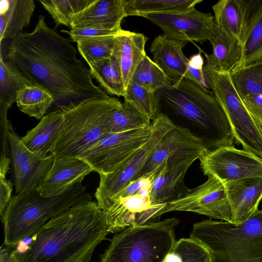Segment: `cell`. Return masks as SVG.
<instances>
[{
	"mask_svg": "<svg viewBox=\"0 0 262 262\" xmlns=\"http://www.w3.org/2000/svg\"><path fill=\"white\" fill-rule=\"evenodd\" d=\"M115 37L108 36L81 40L77 42V49L89 66L112 56Z\"/></svg>",
	"mask_w": 262,
	"mask_h": 262,
	"instance_id": "d590c367",
	"label": "cell"
},
{
	"mask_svg": "<svg viewBox=\"0 0 262 262\" xmlns=\"http://www.w3.org/2000/svg\"><path fill=\"white\" fill-rule=\"evenodd\" d=\"M213 52L207 54L204 67L219 73H230L242 61L244 47L238 39L219 29L215 34L209 40Z\"/></svg>",
	"mask_w": 262,
	"mask_h": 262,
	"instance_id": "603a6c76",
	"label": "cell"
},
{
	"mask_svg": "<svg viewBox=\"0 0 262 262\" xmlns=\"http://www.w3.org/2000/svg\"><path fill=\"white\" fill-rule=\"evenodd\" d=\"M155 93L131 82L123 97L125 102L152 121L159 115Z\"/></svg>",
	"mask_w": 262,
	"mask_h": 262,
	"instance_id": "e575fe53",
	"label": "cell"
},
{
	"mask_svg": "<svg viewBox=\"0 0 262 262\" xmlns=\"http://www.w3.org/2000/svg\"><path fill=\"white\" fill-rule=\"evenodd\" d=\"M34 83L13 63L0 55V105L10 108L18 91Z\"/></svg>",
	"mask_w": 262,
	"mask_h": 262,
	"instance_id": "484cf974",
	"label": "cell"
},
{
	"mask_svg": "<svg viewBox=\"0 0 262 262\" xmlns=\"http://www.w3.org/2000/svg\"><path fill=\"white\" fill-rule=\"evenodd\" d=\"M205 176H212L223 184L249 178L262 177V159L234 145L206 152L200 159Z\"/></svg>",
	"mask_w": 262,
	"mask_h": 262,
	"instance_id": "30bf717a",
	"label": "cell"
},
{
	"mask_svg": "<svg viewBox=\"0 0 262 262\" xmlns=\"http://www.w3.org/2000/svg\"><path fill=\"white\" fill-rule=\"evenodd\" d=\"M177 219L127 227L115 235L100 262H163L176 242Z\"/></svg>",
	"mask_w": 262,
	"mask_h": 262,
	"instance_id": "52a82bcc",
	"label": "cell"
},
{
	"mask_svg": "<svg viewBox=\"0 0 262 262\" xmlns=\"http://www.w3.org/2000/svg\"><path fill=\"white\" fill-rule=\"evenodd\" d=\"M152 131L151 124L142 128L106 134L78 157L99 175L113 172L147 141Z\"/></svg>",
	"mask_w": 262,
	"mask_h": 262,
	"instance_id": "9c48e42d",
	"label": "cell"
},
{
	"mask_svg": "<svg viewBox=\"0 0 262 262\" xmlns=\"http://www.w3.org/2000/svg\"><path fill=\"white\" fill-rule=\"evenodd\" d=\"M163 262H211V255L204 245L191 238L175 242Z\"/></svg>",
	"mask_w": 262,
	"mask_h": 262,
	"instance_id": "836d02e7",
	"label": "cell"
},
{
	"mask_svg": "<svg viewBox=\"0 0 262 262\" xmlns=\"http://www.w3.org/2000/svg\"><path fill=\"white\" fill-rule=\"evenodd\" d=\"M13 184L6 178H0V215H3L12 198Z\"/></svg>",
	"mask_w": 262,
	"mask_h": 262,
	"instance_id": "b9f144b4",
	"label": "cell"
},
{
	"mask_svg": "<svg viewBox=\"0 0 262 262\" xmlns=\"http://www.w3.org/2000/svg\"><path fill=\"white\" fill-rule=\"evenodd\" d=\"M123 30H108L95 28H79L71 29L70 31H62L67 33L72 40L75 42L92 38L102 36H116Z\"/></svg>",
	"mask_w": 262,
	"mask_h": 262,
	"instance_id": "f35d334b",
	"label": "cell"
},
{
	"mask_svg": "<svg viewBox=\"0 0 262 262\" xmlns=\"http://www.w3.org/2000/svg\"><path fill=\"white\" fill-rule=\"evenodd\" d=\"M202 185L191 189L183 198L167 204L157 213L173 211L193 212L233 224L232 214L225 186L217 178L207 176Z\"/></svg>",
	"mask_w": 262,
	"mask_h": 262,
	"instance_id": "8fae6325",
	"label": "cell"
},
{
	"mask_svg": "<svg viewBox=\"0 0 262 262\" xmlns=\"http://www.w3.org/2000/svg\"><path fill=\"white\" fill-rule=\"evenodd\" d=\"M242 100L251 117L262 123V95H249Z\"/></svg>",
	"mask_w": 262,
	"mask_h": 262,
	"instance_id": "60d3db41",
	"label": "cell"
},
{
	"mask_svg": "<svg viewBox=\"0 0 262 262\" xmlns=\"http://www.w3.org/2000/svg\"><path fill=\"white\" fill-rule=\"evenodd\" d=\"M54 102L49 92L36 85H28L18 91L16 100L21 112L40 120Z\"/></svg>",
	"mask_w": 262,
	"mask_h": 262,
	"instance_id": "f1b7e54d",
	"label": "cell"
},
{
	"mask_svg": "<svg viewBox=\"0 0 262 262\" xmlns=\"http://www.w3.org/2000/svg\"><path fill=\"white\" fill-rule=\"evenodd\" d=\"M131 82L154 93L173 84L166 73L147 55L136 69Z\"/></svg>",
	"mask_w": 262,
	"mask_h": 262,
	"instance_id": "1f68e13d",
	"label": "cell"
},
{
	"mask_svg": "<svg viewBox=\"0 0 262 262\" xmlns=\"http://www.w3.org/2000/svg\"><path fill=\"white\" fill-rule=\"evenodd\" d=\"M147 40L143 34L124 30L116 36L112 56L118 64L126 90L146 55L145 47Z\"/></svg>",
	"mask_w": 262,
	"mask_h": 262,
	"instance_id": "7402d4cb",
	"label": "cell"
},
{
	"mask_svg": "<svg viewBox=\"0 0 262 262\" xmlns=\"http://www.w3.org/2000/svg\"><path fill=\"white\" fill-rule=\"evenodd\" d=\"M150 191H144L134 195L115 198L103 210L108 233L119 232L130 227L151 223L158 212L166 204H152Z\"/></svg>",
	"mask_w": 262,
	"mask_h": 262,
	"instance_id": "9a60e30c",
	"label": "cell"
},
{
	"mask_svg": "<svg viewBox=\"0 0 262 262\" xmlns=\"http://www.w3.org/2000/svg\"><path fill=\"white\" fill-rule=\"evenodd\" d=\"M261 61L262 13L244 45V56L237 67L247 66Z\"/></svg>",
	"mask_w": 262,
	"mask_h": 262,
	"instance_id": "8d00e7d4",
	"label": "cell"
},
{
	"mask_svg": "<svg viewBox=\"0 0 262 262\" xmlns=\"http://www.w3.org/2000/svg\"><path fill=\"white\" fill-rule=\"evenodd\" d=\"M125 0H94L78 14L71 29L95 28L108 30L122 29L121 21L127 17Z\"/></svg>",
	"mask_w": 262,
	"mask_h": 262,
	"instance_id": "ffe728a7",
	"label": "cell"
},
{
	"mask_svg": "<svg viewBox=\"0 0 262 262\" xmlns=\"http://www.w3.org/2000/svg\"><path fill=\"white\" fill-rule=\"evenodd\" d=\"M92 201L82 182L57 196L45 197L37 188L13 196L1 216L4 232V244L16 246L32 237L53 217L77 204Z\"/></svg>",
	"mask_w": 262,
	"mask_h": 262,
	"instance_id": "277c9868",
	"label": "cell"
},
{
	"mask_svg": "<svg viewBox=\"0 0 262 262\" xmlns=\"http://www.w3.org/2000/svg\"><path fill=\"white\" fill-rule=\"evenodd\" d=\"M253 119L254 122H255V123L256 124L257 126H258L261 133L262 134V123L256 119H254V118H253Z\"/></svg>",
	"mask_w": 262,
	"mask_h": 262,
	"instance_id": "f6af8a7d",
	"label": "cell"
},
{
	"mask_svg": "<svg viewBox=\"0 0 262 262\" xmlns=\"http://www.w3.org/2000/svg\"><path fill=\"white\" fill-rule=\"evenodd\" d=\"M230 76L241 99L249 95H262V61L237 67L230 73Z\"/></svg>",
	"mask_w": 262,
	"mask_h": 262,
	"instance_id": "4dcf8cb0",
	"label": "cell"
},
{
	"mask_svg": "<svg viewBox=\"0 0 262 262\" xmlns=\"http://www.w3.org/2000/svg\"><path fill=\"white\" fill-rule=\"evenodd\" d=\"M16 246H8L4 244L0 249V262H13V254Z\"/></svg>",
	"mask_w": 262,
	"mask_h": 262,
	"instance_id": "7bdbcfd3",
	"label": "cell"
},
{
	"mask_svg": "<svg viewBox=\"0 0 262 262\" xmlns=\"http://www.w3.org/2000/svg\"><path fill=\"white\" fill-rule=\"evenodd\" d=\"M207 152L201 140L188 129L174 126L157 144L134 180L152 172L168 158L194 153L204 155Z\"/></svg>",
	"mask_w": 262,
	"mask_h": 262,
	"instance_id": "e0dca14e",
	"label": "cell"
},
{
	"mask_svg": "<svg viewBox=\"0 0 262 262\" xmlns=\"http://www.w3.org/2000/svg\"><path fill=\"white\" fill-rule=\"evenodd\" d=\"M203 0H129L126 2L127 16L145 14L179 13L189 11Z\"/></svg>",
	"mask_w": 262,
	"mask_h": 262,
	"instance_id": "4316f807",
	"label": "cell"
},
{
	"mask_svg": "<svg viewBox=\"0 0 262 262\" xmlns=\"http://www.w3.org/2000/svg\"><path fill=\"white\" fill-rule=\"evenodd\" d=\"M150 121L130 104L124 101L108 118L105 133H119L144 128L151 125Z\"/></svg>",
	"mask_w": 262,
	"mask_h": 262,
	"instance_id": "f546056e",
	"label": "cell"
},
{
	"mask_svg": "<svg viewBox=\"0 0 262 262\" xmlns=\"http://www.w3.org/2000/svg\"><path fill=\"white\" fill-rule=\"evenodd\" d=\"M71 41L48 27L40 15L33 31L21 32L12 39L5 59L34 85L49 92L55 102L109 96L94 83L90 69L77 58Z\"/></svg>",
	"mask_w": 262,
	"mask_h": 262,
	"instance_id": "6da1fadb",
	"label": "cell"
},
{
	"mask_svg": "<svg viewBox=\"0 0 262 262\" xmlns=\"http://www.w3.org/2000/svg\"><path fill=\"white\" fill-rule=\"evenodd\" d=\"M63 125V113L59 108L42 117L21 140L30 151L42 155H48L57 140Z\"/></svg>",
	"mask_w": 262,
	"mask_h": 262,
	"instance_id": "cb8c5ba5",
	"label": "cell"
},
{
	"mask_svg": "<svg viewBox=\"0 0 262 262\" xmlns=\"http://www.w3.org/2000/svg\"><path fill=\"white\" fill-rule=\"evenodd\" d=\"M108 233L103 211L91 201L75 205L44 224L13 262H90Z\"/></svg>",
	"mask_w": 262,
	"mask_h": 262,
	"instance_id": "7a4b0ae2",
	"label": "cell"
},
{
	"mask_svg": "<svg viewBox=\"0 0 262 262\" xmlns=\"http://www.w3.org/2000/svg\"><path fill=\"white\" fill-rule=\"evenodd\" d=\"M10 158L15 193L37 188L54 160L52 154L30 151L11 125L9 133Z\"/></svg>",
	"mask_w": 262,
	"mask_h": 262,
	"instance_id": "4fadbf2b",
	"label": "cell"
},
{
	"mask_svg": "<svg viewBox=\"0 0 262 262\" xmlns=\"http://www.w3.org/2000/svg\"><path fill=\"white\" fill-rule=\"evenodd\" d=\"M92 76L108 95L124 97L126 89L118 64L112 56L89 66Z\"/></svg>",
	"mask_w": 262,
	"mask_h": 262,
	"instance_id": "83f0119b",
	"label": "cell"
},
{
	"mask_svg": "<svg viewBox=\"0 0 262 262\" xmlns=\"http://www.w3.org/2000/svg\"><path fill=\"white\" fill-rule=\"evenodd\" d=\"M236 226L258 210L262 199V177L249 178L224 184Z\"/></svg>",
	"mask_w": 262,
	"mask_h": 262,
	"instance_id": "d6986e66",
	"label": "cell"
},
{
	"mask_svg": "<svg viewBox=\"0 0 262 262\" xmlns=\"http://www.w3.org/2000/svg\"><path fill=\"white\" fill-rule=\"evenodd\" d=\"M212 8L218 29L238 39L244 47L262 13V0H221Z\"/></svg>",
	"mask_w": 262,
	"mask_h": 262,
	"instance_id": "2e32d148",
	"label": "cell"
},
{
	"mask_svg": "<svg viewBox=\"0 0 262 262\" xmlns=\"http://www.w3.org/2000/svg\"><path fill=\"white\" fill-rule=\"evenodd\" d=\"M93 171L92 167L79 157L54 158L37 189L42 196L59 195L82 182Z\"/></svg>",
	"mask_w": 262,
	"mask_h": 262,
	"instance_id": "ac0fdd59",
	"label": "cell"
},
{
	"mask_svg": "<svg viewBox=\"0 0 262 262\" xmlns=\"http://www.w3.org/2000/svg\"><path fill=\"white\" fill-rule=\"evenodd\" d=\"M159 114L201 140L207 152L234 145L228 118L212 93L184 77L155 93Z\"/></svg>",
	"mask_w": 262,
	"mask_h": 262,
	"instance_id": "3957f363",
	"label": "cell"
},
{
	"mask_svg": "<svg viewBox=\"0 0 262 262\" xmlns=\"http://www.w3.org/2000/svg\"><path fill=\"white\" fill-rule=\"evenodd\" d=\"M155 174L156 171H154L149 174L143 176L130 182L114 198L113 201L117 198H125L132 196L144 191H149L150 192L155 179Z\"/></svg>",
	"mask_w": 262,
	"mask_h": 262,
	"instance_id": "ab89813d",
	"label": "cell"
},
{
	"mask_svg": "<svg viewBox=\"0 0 262 262\" xmlns=\"http://www.w3.org/2000/svg\"><path fill=\"white\" fill-rule=\"evenodd\" d=\"M203 156L195 153L168 158L158 167L150 192L152 204H167L186 195L191 190L184 183L186 171Z\"/></svg>",
	"mask_w": 262,
	"mask_h": 262,
	"instance_id": "5bb4252c",
	"label": "cell"
},
{
	"mask_svg": "<svg viewBox=\"0 0 262 262\" xmlns=\"http://www.w3.org/2000/svg\"><path fill=\"white\" fill-rule=\"evenodd\" d=\"M187 43L163 34L157 36L151 44L153 61L173 83L185 77L189 59L184 55L183 48Z\"/></svg>",
	"mask_w": 262,
	"mask_h": 262,
	"instance_id": "44dd1931",
	"label": "cell"
},
{
	"mask_svg": "<svg viewBox=\"0 0 262 262\" xmlns=\"http://www.w3.org/2000/svg\"><path fill=\"white\" fill-rule=\"evenodd\" d=\"M190 236L209 250L211 262H262V210L237 226L211 220L196 223Z\"/></svg>",
	"mask_w": 262,
	"mask_h": 262,
	"instance_id": "5b68a950",
	"label": "cell"
},
{
	"mask_svg": "<svg viewBox=\"0 0 262 262\" xmlns=\"http://www.w3.org/2000/svg\"><path fill=\"white\" fill-rule=\"evenodd\" d=\"M151 124V135L143 146L114 171L99 175V184L95 196L102 210L107 209L114 198L134 180L163 136L175 126L167 117L161 114Z\"/></svg>",
	"mask_w": 262,
	"mask_h": 262,
	"instance_id": "ba28073f",
	"label": "cell"
},
{
	"mask_svg": "<svg viewBox=\"0 0 262 262\" xmlns=\"http://www.w3.org/2000/svg\"><path fill=\"white\" fill-rule=\"evenodd\" d=\"M159 26L169 38L203 43L217 32L214 16L195 8L183 13L145 14L140 16Z\"/></svg>",
	"mask_w": 262,
	"mask_h": 262,
	"instance_id": "7c38bea8",
	"label": "cell"
},
{
	"mask_svg": "<svg viewBox=\"0 0 262 262\" xmlns=\"http://www.w3.org/2000/svg\"><path fill=\"white\" fill-rule=\"evenodd\" d=\"M202 53V50L199 48V53L193 55L189 58L188 64L196 69H203L204 60Z\"/></svg>",
	"mask_w": 262,
	"mask_h": 262,
	"instance_id": "ee69618b",
	"label": "cell"
},
{
	"mask_svg": "<svg viewBox=\"0 0 262 262\" xmlns=\"http://www.w3.org/2000/svg\"><path fill=\"white\" fill-rule=\"evenodd\" d=\"M8 108L0 105V177L6 178L11 163L9 133L11 124L7 118Z\"/></svg>",
	"mask_w": 262,
	"mask_h": 262,
	"instance_id": "74e56055",
	"label": "cell"
},
{
	"mask_svg": "<svg viewBox=\"0 0 262 262\" xmlns=\"http://www.w3.org/2000/svg\"><path fill=\"white\" fill-rule=\"evenodd\" d=\"M121 104L109 96L60 106L63 113V127L50 154L54 158L78 157L106 134L108 118Z\"/></svg>",
	"mask_w": 262,
	"mask_h": 262,
	"instance_id": "8992f818",
	"label": "cell"
},
{
	"mask_svg": "<svg viewBox=\"0 0 262 262\" xmlns=\"http://www.w3.org/2000/svg\"><path fill=\"white\" fill-rule=\"evenodd\" d=\"M94 0H39L57 25L71 28L76 16Z\"/></svg>",
	"mask_w": 262,
	"mask_h": 262,
	"instance_id": "d6a6232c",
	"label": "cell"
},
{
	"mask_svg": "<svg viewBox=\"0 0 262 262\" xmlns=\"http://www.w3.org/2000/svg\"><path fill=\"white\" fill-rule=\"evenodd\" d=\"M36 7L34 0L0 1V41L13 39L30 24Z\"/></svg>",
	"mask_w": 262,
	"mask_h": 262,
	"instance_id": "d4e9b609",
	"label": "cell"
}]
</instances>
